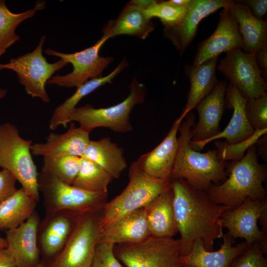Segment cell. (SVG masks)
Masks as SVG:
<instances>
[{
  "label": "cell",
  "instance_id": "1",
  "mask_svg": "<svg viewBox=\"0 0 267 267\" xmlns=\"http://www.w3.org/2000/svg\"><path fill=\"white\" fill-rule=\"evenodd\" d=\"M171 186L182 256L189 253L198 239L206 250L213 251L215 240L223 234L221 217L230 208L215 203L206 192L193 187L184 179H171Z\"/></svg>",
  "mask_w": 267,
  "mask_h": 267
},
{
  "label": "cell",
  "instance_id": "2",
  "mask_svg": "<svg viewBox=\"0 0 267 267\" xmlns=\"http://www.w3.org/2000/svg\"><path fill=\"white\" fill-rule=\"evenodd\" d=\"M194 125V115L190 112L178 129V146L171 179H184L193 187L207 192L213 184H218L226 179L228 163L218 158L216 149L201 153L191 147L192 128Z\"/></svg>",
  "mask_w": 267,
  "mask_h": 267
},
{
  "label": "cell",
  "instance_id": "3",
  "mask_svg": "<svg viewBox=\"0 0 267 267\" xmlns=\"http://www.w3.org/2000/svg\"><path fill=\"white\" fill-rule=\"evenodd\" d=\"M258 158L254 144L248 149L242 159L228 163L226 179L218 184H213L206 192L211 200L233 209L247 198L267 199L263 185L267 178V167L260 163Z\"/></svg>",
  "mask_w": 267,
  "mask_h": 267
},
{
  "label": "cell",
  "instance_id": "4",
  "mask_svg": "<svg viewBox=\"0 0 267 267\" xmlns=\"http://www.w3.org/2000/svg\"><path fill=\"white\" fill-rule=\"evenodd\" d=\"M129 181L124 190L102 209L101 230L119 219L144 208L171 187V180L151 177L145 173L136 161L129 169Z\"/></svg>",
  "mask_w": 267,
  "mask_h": 267
},
{
  "label": "cell",
  "instance_id": "5",
  "mask_svg": "<svg viewBox=\"0 0 267 267\" xmlns=\"http://www.w3.org/2000/svg\"><path fill=\"white\" fill-rule=\"evenodd\" d=\"M31 140L21 136L13 124L0 125V168L8 170L26 192L40 200L38 172L31 151Z\"/></svg>",
  "mask_w": 267,
  "mask_h": 267
},
{
  "label": "cell",
  "instance_id": "6",
  "mask_svg": "<svg viewBox=\"0 0 267 267\" xmlns=\"http://www.w3.org/2000/svg\"><path fill=\"white\" fill-rule=\"evenodd\" d=\"M130 93L123 101L113 106L95 108L90 104L75 108L68 117L69 123L75 121L85 130L90 132L105 127L117 133H127L133 130L130 114L137 104L145 101V86L134 77L130 87Z\"/></svg>",
  "mask_w": 267,
  "mask_h": 267
},
{
  "label": "cell",
  "instance_id": "7",
  "mask_svg": "<svg viewBox=\"0 0 267 267\" xmlns=\"http://www.w3.org/2000/svg\"><path fill=\"white\" fill-rule=\"evenodd\" d=\"M38 178L46 213L66 211L82 215L102 210L107 202V193L89 192L67 184L43 168Z\"/></svg>",
  "mask_w": 267,
  "mask_h": 267
},
{
  "label": "cell",
  "instance_id": "8",
  "mask_svg": "<svg viewBox=\"0 0 267 267\" xmlns=\"http://www.w3.org/2000/svg\"><path fill=\"white\" fill-rule=\"evenodd\" d=\"M113 250L126 267H186L179 239L151 235L138 243L115 244Z\"/></svg>",
  "mask_w": 267,
  "mask_h": 267
},
{
  "label": "cell",
  "instance_id": "9",
  "mask_svg": "<svg viewBox=\"0 0 267 267\" xmlns=\"http://www.w3.org/2000/svg\"><path fill=\"white\" fill-rule=\"evenodd\" d=\"M45 39L46 36H42L32 51L11 58L5 64H0V70L9 69L15 72L28 94L48 103L50 98L45 89L46 84L55 72L69 63L63 59L54 63L47 61L43 53Z\"/></svg>",
  "mask_w": 267,
  "mask_h": 267
},
{
  "label": "cell",
  "instance_id": "10",
  "mask_svg": "<svg viewBox=\"0 0 267 267\" xmlns=\"http://www.w3.org/2000/svg\"><path fill=\"white\" fill-rule=\"evenodd\" d=\"M102 210L80 215L65 246L49 267H90L101 232Z\"/></svg>",
  "mask_w": 267,
  "mask_h": 267
},
{
  "label": "cell",
  "instance_id": "11",
  "mask_svg": "<svg viewBox=\"0 0 267 267\" xmlns=\"http://www.w3.org/2000/svg\"><path fill=\"white\" fill-rule=\"evenodd\" d=\"M107 40L102 36L94 45L71 53H64L51 48L44 50L46 55L63 59L73 66L70 73L64 75H54L47 84L60 87L77 88L90 79L101 77L103 71L113 60L112 57L99 55L101 47Z\"/></svg>",
  "mask_w": 267,
  "mask_h": 267
},
{
  "label": "cell",
  "instance_id": "12",
  "mask_svg": "<svg viewBox=\"0 0 267 267\" xmlns=\"http://www.w3.org/2000/svg\"><path fill=\"white\" fill-rule=\"evenodd\" d=\"M244 98H257L267 93V84L257 64L254 53L241 48L226 52L217 66Z\"/></svg>",
  "mask_w": 267,
  "mask_h": 267
},
{
  "label": "cell",
  "instance_id": "13",
  "mask_svg": "<svg viewBox=\"0 0 267 267\" xmlns=\"http://www.w3.org/2000/svg\"><path fill=\"white\" fill-rule=\"evenodd\" d=\"M267 206V199L262 200L246 199L241 205L225 211L221 217V224L234 239L244 238L250 247L259 243L264 254L267 253V235L258 225L263 209Z\"/></svg>",
  "mask_w": 267,
  "mask_h": 267
},
{
  "label": "cell",
  "instance_id": "14",
  "mask_svg": "<svg viewBox=\"0 0 267 267\" xmlns=\"http://www.w3.org/2000/svg\"><path fill=\"white\" fill-rule=\"evenodd\" d=\"M242 47V42L237 24L229 2L222 8L214 32L199 43L191 66L195 68L210 59L219 56L222 52L241 49Z\"/></svg>",
  "mask_w": 267,
  "mask_h": 267
},
{
  "label": "cell",
  "instance_id": "15",
  "mask_svg": "<svg viewBox=\"0 0 267 267\" xmlns=\"http://www.w3.org/2000/svg\"><path fill=\"white\" fill-rule=\"evenodd\" d=\"M230 0H192L181 20L177 24L164 27L163 35L182 55L194 39L203 19L223 8Z\"/></svg>",
  "mask_w": 267,
  "mask_h": 267
},
{
  "label": "cell",
  "instance_id": "16",
  "mask_svg": "<svg viewBox=\"0 0 267 267\" xmlns=\"http://www.w3.org/2000/svg\"><path fill=\"white\" fill-rule=\"evenodd\" d=\"M40 219L35 211L19 226L5 230L7 248L16 267H34L39 264L38 231Z\"/></svg>",
  "mask_w": 267,
  "mask_h": 267
},
{
  "label": "cell",
  "instance_id": "17",
  "mask_svg": "<svg viewBox=\"0 0 267 267\" xmlns=\"http://www.w3.org/2000/svg\"><path fill=\"white\" fill-rule=\"evenodd\" d=\"M228 85L225 81H219L196 106L199 119L192 129L191 142L206 140L221 132L220 124L225 109V96Z\"/></svg>",
  "mask_w": 267,
  "mask_h": 267
},
{
  "label": "cell",
  "instance_id": "18",
  "mask_svg": "<svg viewBox=\"0 0 267 267\" xmlns=\"http://www.w3.org/2000/svg\"><path fill=\"white\" fill-rule=\"evenodd\" d=\"M246 98L240 93L236 87L228 85L225 96V109H233V114L227 126L214 137L204 141L190 142L191 147L200 150L211 141L224 138L228 144L243 141L251 137L255 130L250 125L246 117L245 106Z\"/></svg>",
  "mask_w": 267,
  "mask_h": 267
},
{
  "label": "cell",
  "instance_id": "19",
  "mask_svg": "<svg viewBox=\"0 0 267 267\" xmlns=\"http://www.w3.org/2000/svg\"><path fill=\"white\" fill-rule=\"evenodd\" d=\"M183 119L180 116L177 118L162 141L136 160L145 173L155 178L171 180L178 146L177 134Z\"/></svg>",
  "mask_w": 267,
  "mask_h": 267
},
{
  "label": "cell",
  "instance_id": "20",
  "mask_svg": "<svg viewBox=\"0 0 267 267\" xmlns=\"http://www.w3.org/2000/svg\"><path fill=\"white\" fill-rule=\"evenodd\" d=\"M80 215L66 211L46 213L39 227L40 251L46 257H51L60 252L69 239Z\"/></svg>",
  "mask_w": 267,
  "mask_h": 267
},
{
  "label": "cell",
  "instance_id": "21",
  "mask_svg": "<svg viewBox=\"0 0 267 267\" xmlns=\"http://www.w3.org/2000/svg\"><path fill=\"white\" fill-rule=\"evenodd\" d=\"M90 132L72 122L64 133H50L44 142L31 146L32 154L43 157L76 156L82 157L90 141Z\"/></svg>",
  "mask_w": 267,
  "mask_h": 267
},
{
  "label": "cell",
  "instance_id": "22",
  "mask_svg": "<svg viewBox=\"0 0 267 267\" xmlns=\"http://www.w3.org/2000/svg\"><path fill=\"white\" fill-rule=\"evenodd\" d=\"M222 238L220 248L215 251L206 250L202 240H196L189 253L180 257L181 262L186 267H229L249 247L246 241L234 245V239L227 233Z\"/></svg>",
  "mask_w": 267,
  "mask_h": 267
},
{
  "label": "cell",
  "instance_id": "23",
  "mask_svg": "<svg viewBox=\"0 0 267 267\" xmlns=\"http://www.w3.org/2000/svg\"><path fill=\"white\" fill-rule=\"evenodd\" d=\"M144 208L124 216L101 230L99 241L135 244L150 236Z\"/></svg>",
  "mask_w": 267,
  "mask_h": 267
},
{
  "label": "cell",
  "instance_id": "24",
  "mask_svg": "<svg viewBox=\"0 0 267 267\" xmlns=\"http://www.w3.org/2000/svg\"><path fill=\"white\" fill-rule=\"evenodd\" d=\"M143 10L131 0L116 19L109 21L102 29V36L108 40L117 36L127 35L145 39L154 29Z\"/></svg>",
  "mask_w": 267,
  "mask_h": 267
},
{
  "label": "cell",
  "instance_id": "25",
  "mask_svg": "<svg viewBox=\"0 0 267 267\" xmlns=\"http://www.w3.org/2000/svg\"><path fill=\"white\" fill-rule=\"evenodd\" d=\"M229 5L235 18L242 42L241 49L255 53L267 47V22L255 17L246 5L230 0Z\"/></svg>",
  "mask_w": 267,
  "mask_h": 267
},
{
  "label": "cell",
  "instance_id": "26",
  "mask_svg": "<svg viewBox=\"0 0 267 267\" xmlns=\"http://www.w3.org/2000/svg\"><path fill=\"white\" fill-rule=\"evenodd\" d=\"M144 209L151 236L173 237L178 232L171 186L158 195Z\"/></svg>",
  "mask_w": 267,
  "mask_h": 267
},
{
  "label": "cell",
  "instance_id": "27",
  "mask_svg": "<svg viewBox=\"0 0 267 267\" xmlns=\"http://www.w3.org/2000/svg\"><path fill=\"white\" fill-rule=\"evenodd\" d=\"M218 59L219 56L213 58L195 68L185 65L184 71L189 78L190 87L181 117L184 118L187 113L194 109L219 82L216 73Z\"/></svg>",
  "mask_w": 267,
  "mask_h": 267
},
{
  "label": "cell",
  "instance_id": "28",
  "mask_svg": "<svg viewBox=\"0 0 267 267\" xmlns=\"http://www.w3.org/2000/svg\"><path fill=\"white\" fill-rule=\"evenodd\" d=\"M128 65L127 61L124 59L108 75L90 79L77 88L75 92L71 96L54 109L49 120V129L55 130L59 126L66 128L69 124V115L77 107L76 106L80 100L99 87L106 84L111 83L115 77Z\"/></svg>",
  "mask_w": 267,
  "mask_h": 267
},
{
  "label": "cell",
  "instance_id": "29",
  "mask_svg": "<svg viewBox=\"0 0 267 267\" xmlns=\"http://www.w3.org/2000/svg\"><path fill=\"white\" fill-rule=\"evenodd\" d=\"M103 169L113 178H118L127 167L123 148L108 137L90 140L82 157Z\"/></svg>",
  "mask_w": 267,
  "mask_h": 267
},
{
  "label": "cell",
  "instance_id": "30",
  "mask_svg": "<svg viewBox=\"0 0 267 267\" xmlns=\"http://www.w3.org/2000/svg\"><path fill=\"white\" fill-rule=\"evenodd\" d=\"M38 201L21 187L0 204V230L16 228L35 211Z\"/></svg>",
  "mask_w": 267,
  "mask_h": 267
},
{
  "label": "cell",
  "instance_id": "31",
  "mask_svg": "<svg viewBox=\"0 0 267 267\" xmlns=\"http://www.w3.org/2000/svg\"><path fill=\"white\" fill-rule=\"evenodd\" d=\"M46 6L45 1H38L35 7L22 12L14 13L7 7L4 0H0V58L20 39L16 29L25 20L33 17L38 11Z\"/></svg>",
  "mask_w": 267,
  "mask_h": 267
},
{
  "label": "cell",
  "instance_id": "32",
  "mask_svg": "<svg viewBox=\"0 0 267 267\" xmlns=\"http://www.w3.org/2000/svg\"><path fill=\"white\" fill-rule=\"evenodd\" d=\"M113 179L99 165L82 157L78 174L72 185L89 192L107 194L108 186Z\"/></svg>",
  "mask_w": 267,
  "mask_h": 267
},
{
  "label": "cell",
  "instance_id": "33",
  "mask_svg": "<svg viewBox=\"0 0 267 267\" xmlns=\"http://www.w3.org/2000/svg\"><path fill=\"white\" fill-rule=\"evenodd\" d=\"M81 162L82 157L76 156L44 157L42 168L62 181L72 185L78 174Z\"/></svg>",
  "mask_w": 267,
  "mask_h": 267
},
{
  "label": "cell",
  "instance_id": "34",
  "mask_svg": "<svg viewBox=\"0 0 267 267\" xmlns=\"http://www.w3.org/2000/svg\"><path fill=\"white\" fill-rule=\"evenodd\" d=\"M187 7L167 1L156 0L143 12L146 17L151 19L157 17L160 19L164 27H171L178 23L183 17Z\"/></svg>",
  "mask_w": 267,
  "mask_h": 267
},
{
  "label": "cell",
  "instance_id": "35",
  "mask_svg": "<svg viewBox=\"0 0 267 267\" xmlns=\"http://www.w3.org/2000/svg\"><path fill=\"white\" fill-rule=\"evenodd\" d=\"M267 133V129L255 130L254 134L246 140L234 144H228L225 141L215 142L218 158L222 161H235L242 159L245 151L264 134Z\"/></svg>",
  "mask_w": 267,
  "mask_h": 267
},
{
  "label": "cell",
  "instance_id": "36",
  "mask_svg": "<svg viewBox=\"0 0 267 267\" xmlns=\"http://www.w3.org/2000/svg\"><path fill=\"white\" fill-rule=\"evenodd\" d=\"M247 119L255 130L267 129V93L257 98H246Z\"/></svg>",
  "mask_w": 267,
  "mask_h": 267
},
{
  "label": "cell",
  "instance_id": "37",
  "mask_svg": "<svg viewBox=\"0 0 267 267\" xmlns=\"http://www.w3.org/2000/svg\"><path fill=\"white\" fill-rule=\"evenodd\" d=\"M229 267H267V259L259 243H255L237 257Z\"/></svg>",
  "mask_w": 267,
  "mask_h": 267
},
{
  "label": "cell",
  "instance_id": "38",
  "mask_svg": "<svg viewBox=\"0 0 267 267\" xmlns=\"http://www.w3.org/2000/svg\"><path fill=\"white\" fill-rule=\"evenodd\" d=\"M114 244L99 241L90 267H123L114 253Z\"/></svg>",
  "mask_w": 267,
  "mask_h": 267
},
{
  "label": "cell",
  "instance_id": "39",
  "mask_svg": "<svg viewBox=\"0 0 267 267\" xmlns=\"http://www.w3.org/2000/svg\"><path fill=\"white\" fill-rule=\"evenodd\" d=\"M16 181L8 170L2 169L0 171V204L16 191Z\"/></svg>",
  "mask_w": 267,
  "mask_h": 267
},
{
  "label": "cell",
  "instance_id": "40",
  "mask_svg": "<svg viewBox=\"0 0 267 267\" xmlns=\"http://www.w3.org/2000/svg\"><path fill=\"white\" fill-rule=\"evenodd\" d=\"M235 2L247 6L252 14L257 18L263 20L267 11V0H240Z\"/></svg>",
  "mask_w": 267,
  "mask_h": 267
},
{
  "label": "cell",
  "instance_id": "41",
  "mask_svg": "<svg viewBox=\"0 0 267 267\" xmlns=\"http://www.w3.org/2000/svg\"><path fill=\"white\" fill-rule=\"evenodd\" d=\"M257 64L264 78L267 75V47L258 50L254 53Z\"/></svg>",
  "mask_w": 267,
  "mask_h": 267
},
{
  "label": "cell",
  "instance_id": "42",
  "mask_svg": "<svg viewBox=\"0 0 267 267\" xmlns=\"http://www.w3.org/2000/svg\"><path fill=\"white\" fill-rule=\"evenodd\" d=\"M0 267H16L7 248H0Z\"/></svg>",
  "mask_w": 267,
  "mask_h": 267
},
{
  "label": "cell",
  "instance_id": "43",
  "mask_svg": "<svg viewBox=\"0 0 267 267\" xmlns=\"http://www.w3.org/2000/svg\"><path fill=\"white\" fill-rule=\"evenodd\" d=\"M256 150L259 156H261L262 158L267 161V134L262 135L255 144Z\"/></svg>",
  "mask_w": 267,
  "mask_h": 267
},
{
  "label": "cell",
  "instance_id": "44",
  "mask_svg": "<svg viewBox=\"0 0 267 267\" xmlns=\"http://www.w3.org/2000/svg\"><path fill=\"white\" fill-rule=\"evenodd\" d=\"M259 221L262 226L261 230L262 233L267 235V206L262 211Z\"/></svg>",
  "mask_w": 267,
  "mask_h": 267
},
{
  "label": "cell",
  "instance_id": "45",
  "mask_svg": "<svg viewBox=\"0 0 267 267\" xmlns=\"http://www.w3.org/2000/svg\"><path fill=\"white\" fill-rule=\"evenodd\" d=\"M156 0H133L132 1L140 7L143 10H145L154 3Z\"/></svg>",
  "mask_w": 267,
  "mask_h": 267
},
{
  "label": "cell",
  "instance_id": "46",
  "mask_svg": "<svg viewBox=\"0 0 267 267\" xmlns=\"http://www.w3.org/2000/svg\"><path fill=\"white\" fill-rule=\"evenodd\" d=\"M176 4L187 7L191 2L192 0H170Z\"/></svg>",
  "mask_w": 267,
  "mask_h": 267
},
{
  "label": "cell",
  "instance_id": "47",
  "mask_svg": "<svg viewBox=\"0 0 267 267\" xmlns=\"http://www.w3.org/2000/svg\"><path fill=\"white\" fill-rule=\"evenodd\" d=\"M7 246V243L6 239L0 236V248H6Z\"/></svg>",
  "mask_w": 267,
  "mask_h": 267
},
{
  "label": "cell",
  "instance_id": "48",
  "mask_svg": "<svg viewBox=\"0 0 267 267\" xmlns=\"http://www.w3.org/2000/svg\"><path fill=\"white\" fill-rule=\"evenodd\" d=\"M7 92L6 89L0 88V101L6 95Z\"/></svg>",
  "mask_w": 267,
  "mask_h": 267
},
{
  "label": "cell",
  "instance_id": "49",
  "mask_svg": "<svg viewBox=\"0 0 267 267\" xmlns=\"http://www.w3.org/2000/svg\"><path fill=\"white\" fill-rule=\"evenodd\" d=\"M34 267H45V266L42 263H40Z\"/></svg>",
  "mask_w": 267,
  "mask_h": 267
}]
</instances>
